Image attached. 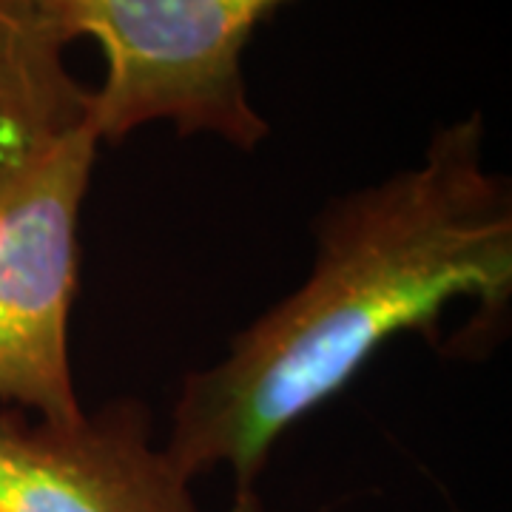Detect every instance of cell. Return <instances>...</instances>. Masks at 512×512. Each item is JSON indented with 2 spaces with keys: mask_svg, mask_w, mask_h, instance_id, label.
<instances>
[{
  "mask_svg": "<svg viewBox=\"0 0 512 512\" xmlns=\"http://www.w3.org/2000/svg\"><path fill=\"white\" fill-rule=\"evenodd\" d=\"M305 282L185 373L165 456L188 481L225 467L234 512H259V476L293 424L342 393L396 339L439 345V322L476 302L470 350L501 333L512 299V188L484 165V117L433 131L419 165L330 200Z\"/></svg>",
  "mask_w": 512,
  "mask_h": 512,
  "instance_id": "1",
  "label": "cell"
},
{
  "mask_svg": "<svg viewBox=\"0 0 512 512\" xmlns=\"http://www.w3.org/2000/svg\"><path fill=\"white\" fill-rule=\"evenodd\" d=\"M293 0H46L66 43L92 37L106 60L89 94L100 143L151 123L256 151L271 134L254 109L242 52L256 26Z\"/></svg>",
  "mask_w": 512,
  "mask_h": 512,
  "instance_id": "2",
  "label": "cell"
},
{
  "mask_svg": "<svg viewBox=\"0 0 512 512\" xmlns=\"http://www.w3.org/2000/svg\"><path fill=\"white\" fill-rule=\"evenodd\" d=\"M97 146L86 117L0 163V402L46 421L83 416L69 319Z\"/></svg>",
  "mask_w": 512,
  "mask_h": 512,
  "instance_id": "3",
  "label": "cell"
},
{
  "mask_svg": "<svg viewBox=\"0 0 512 512\" xmlns=\"http://www.w3.org/2000/svg\"><path fill=\"white\" fill-rule=\"evenodd\" d=\"M46 0H0V163L89 117Z\"/></svg>",
  "mask_w": 512,
  "mask_h": 512,
  "instance_id": "5",
  "label": "cell"
},
{
  "mask_svg": "<svg viewBox=\"0 0 512 512\" xmlns=\"http://www.w3.org/2000/svg\"><path fill=\"white\" fill-rule=\"evenodd\" d=\"M0 512H197L191 481L151 441V413L117 399L74 421L0 413Z\"/></svg>",
  "mask_w": 512,
  "mask_h": 512,
  "instance_id": "4",
  "label": "cell"
}]
</instances>
